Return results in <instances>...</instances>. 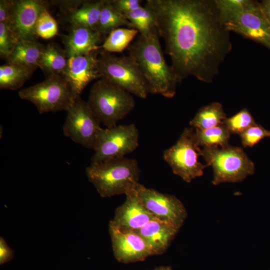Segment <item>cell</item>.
I'll return each mask as SVG.
<instances>
[{
	"label": "cell",
	"mask_w": 270,
	"mask_h": 270,
	"mask_svg": "<svg viewBox=\"0 0 270 270\" xmlns=\"http://www.w3.org/2000/svg\"><path fill=\"white\" fill-rule=\"evenodd\" d=\"M264 14L270 26V0H264L260 2Z\"/></svg>",
	"instance_id": "e575fe53"
},
{
	"label": "cell",
	"mask_w": 270,
	"mask_h": 270,
	"mask_svg": "<svg viewBox=\"0 0 270 270\" xmlns=\"http://www.w3.org/2000/svg\"><path fill=\"white\" fill-rule=\"evenodd\" d=\"M14 0H0V22L9 24L12 12Z\"/></svg>",
	"instance_id": "d6a6232c"
},
{
	"label": "cell",
	"mask_w": 270,
	"mask_h": 270,
	"mask_svg": "<svg viewBox=\"0 0 270 270\" xmlns=\"http://www.w3.org/2000/svg\"><path fill=\"white\" fill-rule=\"evenodd\" d=\"M156 27L146 35L139 34L127 48L148 86L150 93L173 98L176 93L178 76L166 62Z\"/></svg>",
	"instance_id": "7a4b0ae2"
},
{
	"label": "cell",
	"mask_w": 270,
	"mask_h": 270,
	"mask_svg": "<svg viewBox=\"0 0 270 270\" xmlns=\"http://www.w3.org/2000/svg\"><path fill=\"white\" fill-rule=\"evenodd\" d=\"M18 94L34 104L40 114L66 112L78 98L61 75L48 76L44 81L20 90Z\"/></svg>",
	"instance_id": "52a82bcc"
},
{
	"label": "cell",
	"mask_w": 270,
	"mask_h": 270,
	"mask_svg": "<svg viewBox=\"0 0 270 270\" xmlns=\"http://www.w3.org/2000/svg\"><path fill=\"white\" fill-rule=\"evenodd\" d=\"M200 150L194 128H186L176 144L164 151L163 158L174 174L190 183L202 176L207 166L198 161Z\"/></svg>",
	"instance_id": "9c48e42d"
},
{
	"label": "cell",
	"mask_w": 270,
	"mask_h": 270,
	"mask_svg": "<svg viewBox=\"0 0 270 270\" xmlns=\"http://www.w3.org/2000/svg\"><path fill=\"white\" fill-rule=\"evenodd\" d=\"M114 7L119 12L124 14L132 12L142 6L140 0H112Z\"/></svg>",
	"instance_id": "1f68e13d"
},
{
	"label": "cell",
	"mask_w": 270,
	"mask_h": 270,
	"mask_svg": "<svg viewBox=\"0 0 270 270\" xmlns=\"http://www.w3.org/2000/svg\"><path fill=\"white\" fill-rule=\"evenodd\" d=\"M44 46L37 40H20L6 59L8 64H16L34 70L38 68V62Z\"/></svg>",
	"instance_id": "d6986e66"
},
{
	"label": "cell",
	"mask_w": 270,
	"mask_h": 270,
	"mask_svg": "<svg viewBox=\"0 0 270 270\" xmlns=\"http://www.w3.org/2000/svg\"><path fill=\"white\" fill-rule=\"evenodd\" d=\"M102 37L96 30L82 26H72L68 34L64 36L62 38L68 58L98 50Z\"/></svg>",
	"instance_id": "e0dca14e"
},
{
	"label": "cell",
	"mask_w": 270,
	"mask_h": 270,
	"mask_svg": "<svg viewBox=\"0 0 270 270\" xmlns=\"http://www.w3.org/2000/svg\"><path fill=\"white\" fill-rule=\"evenodd\" d=\"M122 26L131 28L130 24L124 15L114 7L110 0H104L96 30L104 36Z\"/></svg>",
	"instance_id": "cb8c5ba5"
},
{
	"label": "cell",
	"mask_w": 270,
	"mask_h": 270,
	"mask_svg": "<svg viewBox=\"0 0 270 270\" xmlns=\"http://www.w3.org/2000/svg\"><path fill=\"white\" fill-rule=\"evenodd\" d=\"M194 130L197 142L200 148L224 147L229 145L231 134L224 124L208 129L194 128Z\"/></svg>",
	"instance_id": "d4e9b609"
},
{
	"label": "cell",
	"mask_w": 270,
	"mask_h": 270,
	"mask_svg": "<svg viewBox=\"0 0 270 270\" xmlns=\"http://www.w3.org/2000/svg\"><path fill=\"white\" fill-rule=\"evenodd\" d=\"M125 195L126 200L116 208L110 226L122 232H134L148 222L156 220L142 204L136 187Z\"/></svg>",
	"instance_id": "5bb4252c"
},
{
	"label": "cell",
	"mask_w": 270,
	"mask_h": 270,
	"mask_svg": "<svg viewBox=\"0 0 270 270\" xmlns=\"http://www.w3.org/2000/svg\"><path fill=\"white\" fill-rule=\"evenodd\" d=\"M226 118L222 104L214 102L201 108L190 120V125L195 129H208L223 124Z\"/></svg>",
	"instance_id": "7402d4cb"
},
{
	"label": "cell",
	"mask_w": 270,
	"mask_h": 270,
	"mask_svg": "<svg viewBox=\"0 0 270 270\" xmlns=\"http://www.w3.org/2000/svg\"><path fill=\"white\" fill-rule=\"evenodd\" d=\"M153 270H172L170 267L166 266H160L158 268H156Z\"/></svg>",
	"instance_id": "d590c367"
},
{
	"label": "cell",
	"mask_w": 270,
	"mask_h": 270,
	"mask_svg": "<svg viewBox=\"0 0 270 270\" xmlns=\"http://www.w3.org/2000/svg\"><path fill=\"white\" fill-rule=\"evenodd\" d=\"M124 14L130 22L131 28L136 30L140 34L146 35L156 27L155 15L146 4Z\"/></svg>",
	"instance_id": "4316f807"
},
{
	"label": "cell",
	"mask_w": 270,
	"mask_h": 270,
	"mask_svg": "<svg viewBox=\"0 0 270 270\" xmlns=\"http://www.w3.org/2000/svg\"><path fill=\"white\" fill-rule=\"evenodd\" d=\"M138 33V30L134 28L115 29L107 36L100 48L109 53L122 52L128 48Z\"/></svg>",
	"instance_id": "484cf974"
},
{
	"label": "cell",
	"mask_w": 270,
	"mask_h": 270,
	"mask_svg": "<svg viewBox=\"0 0 270 270\" xmlns=\"http://www.w3.org/2000/svg\"><path fill=\"white\" fill-rule=\"evenodd\" d=\"M14 251L8 246L4 238H0V263L2 264L8 261L12 257Z\"/></svg>",
	"instance_id": "836d02e7"
},
{
	"label": "cell",
	"mask_w": 270,
	"mask_h": 270,
	"mask_svg": "<svg viewBox=\"0 0 270 270\" xmlns=\"http://www.w3.org/2000/svg\"><path fill=\"white\" fill-rule=\"evenodd\" d=\"M35 70L23 66L7 64L0 66V88L16 90L28 80Z\"/></svg>",
	"instance_id": "603a6c76"
},
{
	"label": "cell",
	"mask_w": 270,
	"mask_h": 270,
	"mask_svg": "<svg viewBox=\"0 0 270 270\" xmlns=\"http://www.w3.org/2000/svg\"><path fill=\"white\" fill-rule=\"evenodd\" d=\"M68 61V57L65 50L50 42L44 46L38 62V68L47 74V76H62L66 68Z\"/></svg>",
	"instance_id": "44dd1931"
},
{
	"label": "cell",
	"mask_w": 270,
	"mask_h": 270,
	"mask_svg": "<svg viewBox=\"0 0 270 270\" xmlns=\"http://www.w3.org/2000/svg\"><path fill=\"white\" fill-rule=\"evenodd\" d=\"M109 232L114 254L118 262H140L153 255L148 244L137 233L122 232L110 226Z\"/></svg>",
	"instance_id": "2e32d148"
},
{
	"label": "cell",
	"mask_w": 270,
	"mask_h": 270,
	"mask_svg": "<svg viewBox=\"0 0 270 270\" xmlns=\"http://www.w3.org/2000/svg\"><path fill=\"white\" fill-rule=\"evenodd\" d=\"M98 64L101 78L141 98L150 93L146 80L129 56H117L103 50L98 52Z\"/></svg>",
	"instance_id": "ba28073f"
},
{
	"label": "cell",
	"mask_w": 270,
	"mask_h": 270,
	"mask_svg": "<svg viewBox=\"0 0 270 270\" xmlns=\"http://www.w3.org/2000/svg\"><path fill=\"white\" fill-rule=\"evenodd\" d=\"M138 130L134 124L102 128L94 146L92 162L122 158L138 146Z\"/></svg>",
	"instance_id": "30bf717a"
},
{
	"label": "cell",
	"mask_w": 270,
	"mask_h": 270,
	"mask_svg": "<svg viewBox=\"0 0 270 270\" xmlns=\"http://www.w3.org/2000/svg\"><path fill=\"white\" fill-rule=\"evenodd\" d=\"M178 230L171 224L156 220L134 232L146 242L152 254L157 255L166 251Z\"/></svg>",
	"instance_id": "ac0fdd59"
},
{
	"label": "cell",
	"mask_w": 270,
	"mask_h": 270,
	"mask_svg": "<svg viewBox=\"0 0 270 270\" xmlns=\"http://www.w3.org/2000/svg\"><path fill=\"white\" fill-rule=\"evenodd\" d=\"M90 108L106 128L117 125L135 106L131 94L103 78L92 86L87 102Z\"/></svg>",
	"instance_id": "5b68a950"
},
{
	"label": "cell",
	"mask_w": 270,
	"mask_h": 270,
	"mask_svg": "<svg viewBox=\"0 0 270 270\" xmlns=\"http://www.w3.org/2000/svg\"><path fill=\"white\" fill-rule=\"evenodd\" d=\"M200 155L206 161V166L212 167V184L216 186L240 182L254 172V163L240 147L228 145L201 148Z\"/></svg>",
	"instance_id": "8992f818"
},
{
	"label": "cell",
	"mask_w": 270,
	"mask_h": 270,
	"mask_svg": "<svg viewBox=\"0 0 270 270\" xmlns=\"http://www.w3.org/2000/svg\"><path fill=\"white\" fill-rule=\"evenodd\" d=\"M66 112L64 135L78 144L94 150L102 128L88 102L79 96Z\"/></svg>",
	"instance_id": "8fae6325"
},
{
	"label": "cell",
	"mask_w": 270,
	"mask_h": 270,
	"mask_svg": "<svg viewBox=\"0 0 270 270\" xmlns=\"http://www.w3.org/2000/svg\"><path fill=\"white\" fill-rule=\"evenodd\" d=\"M18 40L10 26L0 22V56L6 60L14 50Z\"/></svg>",
	"instance_id": "f546056e"
},
{
	"label": "cell",
	"mask_w": 270,
	"mask_h": 270,
	"mask_svg": "<svg viewBox=\"0 0 270 270\" xmlns=\"http://www.w3.org/2000/svg\"><path fill=\"white\" fill-rule=\"evenodd\" d=\"M138 198L145 208L156 220L180 230L188 214L182 202L176 196L163 194L138 183Z\"/></svg>",
	"instance_id": "7c38bea8"
},
{
	"label": "cell",
	"mask_w": 270,
	"mask_h": 270,
	"mask_svg": "<svg viewBox=\"0 0 270 270\" xmlns=\"http://www.w3.org/2000/svg\"><path fill=\"white\" fill-rule=\"evenodd\" d=\"M226 28L270 48V26L260 2L252 0H215Z\"/></svg>",
	"instance_id": "3957f363"
},
{
	"label": "cell",
	"mask_w": 270,
	"mask_h": 270,
	"mask_svg": "<svg viewBox=\"0 0 270 270\" xmlns=\"http://www.w3.org/2000/svg\"><path fill=\"white\" fill-rule=\"evenodd\" d=\"M179 82H212L232 44L215 0H148Z\"/></svg>",
	"instance_id": "6da1fadb"
},
{
	"label": "cell",
	"mask_w": 270,
	"mask_h": 270,
	"mask_svg": "<svg viewBox=\"0 0 270 270\" xmlns=\"http://www.w3.org/2000/svg\"><path fill=\"white\" fill-rule=\"evenodd\" d=\"M239 136L244 147H252L264 138L270 137V130L256 124L248 128Z\"/></svg>",
	"instance_id": "4dcf8cb0"
},
{
	"label": "cell",
	"mask_w": 270,
	"mask_h": 270,
	"mask_svg": "<svg viewBox=\"0 0 270 270\" xmlns=\"http://www.w3.org/2000/svg\"><path fill=\"white\" fill-rule=\"evenodd\" d=\"M104 2V0L83 2L81 6L71 10L68 20L72 26H82L96 30Z\"/></svg>",
	"instance_id": "ffe728a7"
},
{
	"label": "cell",
	"mask_w": 270,
	"mask_h": 270,
	"mask_svg": "<svg viewBox=\"0 0 270 270\" xmlns=\"http://www.w3.org/2000/svg\"><path fill=\"white\" fill-rule=\"evenodd\" d=\"M98 50L68 58L66 68L62 76L72 88L76 97L92 82L101 78L98 64Z\"/></svg>",
	"instance_id": "9a60e30c"
},
{
	"label": "cell",
	"mask_w": 270,
	"mask_h": 270,
	"mask_svg": "<svg viewBox=\"0 0 270 270\" xmlns=\"http://www.w3.org/2000/svg\"><path fill=\"white\" fill-rule=\"evenodd\" d=\"M140 173L136 160L125 156L92 162L86 169L88 181L102 198L126 194L139 183Z\"/></svg>",
	"instance_id": "277c9868"
},
{
	"label": "cell",
	"mask_w": 270,
	"mask_h": 270,
	"mask_svg": "<svg viewBox=\"0 0 270 270\" xmlns=\"http://www.w3.org/2000/svg\"><path fill=\"white\" fill-rule=\"evenodd\" d=\"M41 0H14L12 14L8 24L18 40H36V26L40 13L48 7Z\"/></svg>",
	"instance_id": "4fadbf2b"
},
{
	"label": "cell",
	"mask_w": 270,
	"mask_h": 270,
	"mask_svg": "<svg viewBox=\"0 0 270 270\" xmlns=\"http://www.w3.org/2000/svg\"><path fill=\"white\" fill-rule=\"evenodd\" d=\"M230 133L240 134L256 122L252 114L246 108H244L231 117L226 118L223 123Z\"/></svg>",
	"instance_id": "83f0119b"
},
{
	"label": "cell",
	"mask_w": 270,
	"mask_h": 270,
	"mask_svg": "<svg viewBox=\"0 0 270 270\" xmlns=\"http://www.w3.org/2000/svg\"><path fill=\"white\" fill-rule=\"evenodd\" d=\"M36 32L38 38L46 40L51 38L58 34V23L49 13L48 8L40 13L36 23Z\"/></svg>",
	"instance_id": "f1b7e54d"
}]
</instances>
